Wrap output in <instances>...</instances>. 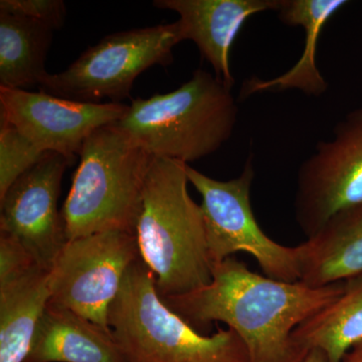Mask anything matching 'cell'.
Masks as SVG:
<instances>
[{
    "label": "cell",
    "instance_id": "obj_1",
    "mask_svg": "<svg viewBox=\"0 0 362 362\" xmlns=\"http://www.w3.org/2000/svg\"><path fill=\"white\" fill-rule=\"evenodd\" d=\"M343 290L344 281L312 288L274 280L230 257L213 267L209 284L163 301L195 329L226 324L244 342L250 362H304L310 351L293 332Z\"/></svg>",
    "mask_w": 362,
    "mask_h": 362
},
{
    "label": "cell",
    "instance_id": "obj_2",
    "mask_svg": "<svg viewBox=\"0 0 362 362\" xmlns=\"http://www.w3.org/2000/svg\"><path fill=\"white\" fill-rule=\"evenodd\" d=\"M187 166L154 157L136 225L140 259L153 273L162 299L204 287L213 275L204 216L188 192Z\"/></svg>",
    "mask_w": 362,
    "mask_h": 362
},
{
    "label": "cell",
    "instance_id": "obj_3",
    "mask_svg": "<svg viewBox=\"0 0 362 362\" xmlns=\"http://www.w3.org/2000/svg\"><path fill=\"white\" fill-rule=\"evenodd\" d=\"M238 114L232 88L199 69L173 92L133 100L115 125L152 156L188 164L230 140Z\"/></svg>",
    "mask_w": 362,
    "mask_h": 362
},
{
    "label": "cell",
    "instance_id": "obj_4",
    "mask_svg": "<svg viewBox=\"0 0 362 362\" xmlns=\"http://www.w3.org/2000/svg\"><path fill=\"white\" fill-rule=\"evenodd\" d=\"M108 325L127 362H250L244 342L230 328L202 335L171 310L141 259L126 274Z\"/></svg>",
    "mask_w": 362,
    "mask_h": 362
},
{
    "label": "cell",
    "instance_id": "obj_5",
    "mask_svg": "<svg viewBox=\"0 0 362 362\" xmlns=\"http://www.w3.org/2000/svg\"><path fill=\"white\" fill-rule=\"evenodd\" d=\"M63 211L66 240L105 230L134 233L154 157L115 125L86 139Z\"/></svg>",
    "mask_w": 362,
    "mask_h": 362
},
{
    "label": "cell",
    "instance_id": "obj_6",
    "mask_svg": "<svg viewBox=\"0 0 362 362\" xmlns=\"http://www.w3.org/2000/svg\"><path fill=\"white\" fill-rule=\"evenodd\" d=\"M180 42L177 21L112 33L86 49L65 71L49 74L40 88L71 101L121 103L129 97L140 74L173 63V49Z\"/></svg>",
    "mask_w": 362,
    "mask_h": 362
},
{
    "label": "cell",
    "instance_id": "obj_7",
    "mask_svg": "<svg viewBox=\"0 0 362 362\" xmlns=\"http://www.w3.org/2000/svg\"><path fill=\"white\" fill-rule=\"evenodd\" d=\"M188 181L202 197V211L209 257L213 267L237 252L256 259L266 277L299 282L300 249L274 242L259 228L252 213L251 187L255 178L250 157L242 173L230 180H218L187 166Z\"/></svg>",
    "mask_w": 362,
    "mask_h": 362
},
{
    "label": "cell",
    "instance_id": "obj_8",
    "mask_svg": "<svg viewBox=\"0 0 362 362\" xmlns=\"http://www.w3.org/2000/svg\"><path fill=\"white\" fill-rule=\"evenodd\" d=\"M139 259L134 233L105 230L68 240L51 269L49 304L110 329L109 309Z\"/></svg>",
    "mask_w": 362,
    "mask_h": 362
},
{
    "label": "cell",
    "instance_id": "obj_9",
    "mask_svg": "<svg viewBox=\"0 0 362 362\" xmlns=\"http://www.w3.org/2000/svg\"><path fill=\"white\" fill-rule=\"evenodd\" d=\"M362 204V107L334 126L300 166L294 213L307 239L333 214Z\"/></svg>",
    "mask_w": 362,
    "mask_h": 362
},
{
    "label": "cell",
    "instance_id": "obj_10",
    "mask_svg": "<svg viewBox=\"0 0 362 362\" xmlns=\"http://www.w3.org/2000/svg\"><path fill=\"white\" fill-rule=\"evenodd\" d=\"M73 162L47 152L0 199V233L20 242L45 270L51 271L68 242L58 201L64 173Z\"/></svg>",
    "mask_w": 362,
    "mask_h": 362
},
{
    "label": "cell",
    "instance_id": "obj_11",
    "mask_svg": "<svg viewBox=\"0 0 362 362\" xmlns=\"http://www.w3.org/2000/svg\"><path fill=\"white\" fill-rule=\"evenodd\" d=\"M123 103H86L42 92L0 88V117L45 152L75 160L94 131L118 122L128 112Z\"/></svg>",
    "mask_w": 362,
    "mask_h": 362
},
{
    "label": "cell",
    "instance_id": "obj_12",
    "mask_svg": "<svg viewBox=\"0 0 362 362\" xmlns=\"http://www.w3.org/2000/svg\"><path fill=\"white\" fill-rule=\"evenodd\" d=\"M280 0H156L157 8L178 14L182 40H192L216 71L233 88L230 51L245 23L255 14L277 11Z\"/></svg>",
    "mask_w": 362,
    "mask_h": 362
},
{
    "label": "cell",
    "instance_id": "obj_13",
    "mask_svg": "<svg viewBox=\"0 0 362 362\" xmlns=\"http://www.w3.org/2000/svg\"><path fill=\"white\" fill-rule=\"evenodd\" d=\"M300 282L321 288L362 273V204L343 209L299 245Z\"/></svg>",
    "mask_w": 362,
    "mask_h": 362
},
{
    "label": "cell",
    "instance_id": "obj_14",
    "mask_svg": "<svg viewBox=\"0 0 362 362\" xmlns=\"http://www.w3.org/2000/svg\"><path fill=\"white\" fill-rule=\"evenodd\" d=\"M25 362H127L111 329L47 304Z\"/></svg>",
    "mask_w": 362,
    "mask_h": 362
},
{
    "label": "cell",
    "instance_id": "obj_15",
    "mask_svg": "<svg viewBox=\"0 0 362 362\" xmlns=\"http://www.w3.org/2000/svg\"><path fill=\"white\" fill-rule=\"evenodd\" d=\"M346 0H280L279 20L285 25L302 26L305 32L304 52L294 66L271 80L252 78L243 87L245 97L261 92L299 90L308 96L319 97L328 84L316 64L317 47L324 26Z\"/></svg>",
    "mask_w": 362,
    "mask_h": 362
},
{
    "label": "cell",
    "instance_id": "obj_16",
    "mask_svg": "<svg viewBox=\"0 0 362 362\" xmlns=\"http://www.w3.org/2000/svg\"><path fill=\"white\" fill-rule=\"evenodd\" d=\"M51 299V271L40 266L0 279V362H25Z\"/></svg>",
    "mask_w": 362,
    "mask_h": 362
},
{
    "label": "cell",
    "instance_id": "obj_17",
    "mask_svg": "<svg viewBox=\"0 0 362 362\" xmlns=\"http://www.w3.org/2000/svg\"><path fill=\"white\" fill-rule=\"evenodd\" d=\"M54 30L39 21L0 11V88L40 86Z\"/></svg>",
    "mask_w": 362,
    "mask_h": 362
},
{
    "label": "cell",
    "instance_id": "obj_18",
    "mask_svg": "<svg viewBox=\"0 0 362 362\" xmlns=\"http://www.w3.org/2000/svg\"><path fill=\"white\" fill-rule=\"evenodd\" d=\"M293 337L308 351H322L328 362L341 361L362 341V273L344 281L342 294L300 324Z\"/></svg>",
    "mask_w": 362,
    "mask_h": 362
},
{
    "label": "cell",
    "instance_id": "obj_19",
    "mask_svg": "<svg viewBox=\"0 0 362 362\" xmlns=\"http://www.w3.org/2000/svg\"><path fill=\"white\" fill-rule=\"evenodd\" d=\"M45 153L11 123L0 119V199Z\"/></svg>",
    "mask_w": 362,
    "mask_h": 362
},
{
    "label": "cell",
    "instance_id": "obj_20",
    "mask_svg": "<svg viewBox=\"0 0 362 362\" xmlns=\"http://www.w3.org/2000/svg\"><path fill=\"white\" fill-rule=\"evenodd\" d=\"M0 11L39 21L54 30L63 28L66 16L63 0H1Z\"/></svg>",
    "mask_w": 362,
    "mask_h": 362
},
{
    "label": "cell",
    "instance_id": "obj_21",
    "mask_svg": "<svg viewBox=\"0 0 362 362\" xmlns=\"http://www.w3.org/2000/svg\"><path fill=\"white\" fill-rule=\"evenodd\" d=\"M340 362H362V341L352 347Z\"/></svg>",
    "mask_w": 362,
    "mask_h": 362
},
{
    "label": "cell",
    "instance_id": "obj_22",
    "mask_svg": "<svg viewBox=\"0 0 362 362\" xmlns=\"http://www.w3.org/2000/svg\"><path fill=\"white\" fill-rule=\"evenodd\" d=\"M304 362H328L327 357L318 349H312Z\"/></svg>",
    "mask_w": 362,
    "mask_h": 362
}]
</instances>
